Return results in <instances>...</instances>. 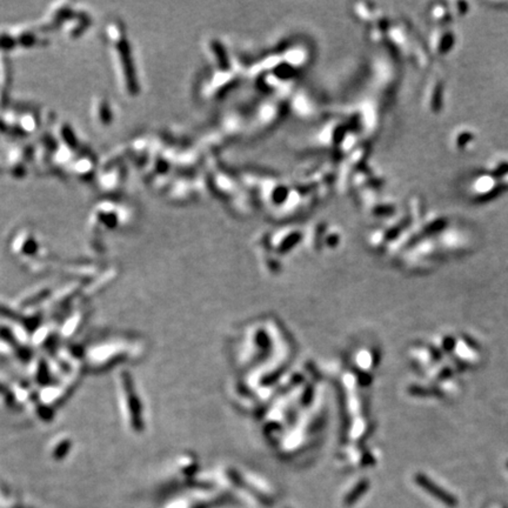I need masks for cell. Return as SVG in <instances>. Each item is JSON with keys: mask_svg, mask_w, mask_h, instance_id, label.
I'll use <instances>...</instances> for the list:
<instances>
[{"mask_svg": "<svg viewBox=\"0 0 508 508\" xmlns=\"http://www.w3.org/2000/svg\"><path fill=\"white\" fill-rule=\"evenodd\" d=\"M417 481H418V484L421 486V487H424L425 490L428 492V493L434 495L437 499L443 501L444 504L448 505V506H455L456 505V499L453 497V495H450L447 493V492L441 490L440 487H438L437 485H434L433 482H431L430 480H428L426 476L419 475L417 478Z\"/></svg>", "mask_w": 508, "mask_h": 508, "instance_id": "1", "label": "cell"}, {"mask_svg": "<svg viewBox=\"0 0 508 508\" xmlns=\"http://www.w3.org/2000/svg\"><path fill=\"white\" fill-rule=\"evenodd\" d=\"M446 342H448V345L446 346V349H447V351H450V349H453V347H454V344H455V342H454V340H452V339H450V338H447Z\"/></svg>", "mask_w": 508, "mask_h": 508, "instance_id": "2", "label": "cell"}, {"mask_svg": "<svg viewBox=\"0 0 508 508\" xmlns=\"http://www.w3.org/2000/svg\"><path fill=\"white\" fill-rule=\"evenodd\" d=\"M507 467H508V462H507Z\"/></svg>", "mask_w": 508, "mask_h": 508, "instance_id": "3", "label": "cell"}]
</instances>
